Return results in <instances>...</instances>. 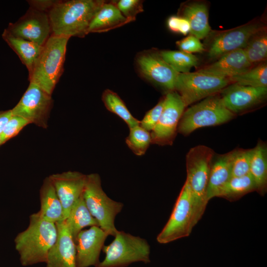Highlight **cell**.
<instances>
[{
    "label": "cell",
    "instance_id": "20",
    "mask_svg": "<svg viewBox=\"0 0 267 267\" xmlns=\"http://www.w3.org/2000/svg\"><path fill=\"white\" fill-rule=\"evenodd\" d=\"M234 150L226 154L219 155L212 160L208 184L207 199L209 201L216 197L218 191L232 177V161Z\"/></svg>",
    "mask_w": 267,
    "mask_h": 267
},
{
    "label": "cell",
    "instance_id": "22",
    "mask_svg": "<svg viewBox=\"0 0 267 267\" xmlns=\"http://www.w3.org/2000/svg\"><path fill=\"white\" fill-rule=\"evenodd\" d=\"M40 197L41 208L38 213L42 218L54 223L64 221L61 203L48 177L44 180Z\"/></svg>",
    "mask_w": 267,
    "mask_h": 267
},
{
    "label": "cell",
    "instance_id": "8",
    "mask_svg": "<svg viewBox=\"0 0 267 267\" xmlns=\"http://www.w3.org/2000/svg\"><path fill=\"white\" fill-rule=\"evenodd\" d=\"M230 82L221 77L198 71L179 73L175 91L181 96L186 106L220 92Z\"/></svg>",
    "mask_w": 267,
    "mask_h": 267
},
{
    "label": "cell",
    "instance_id": "19",
    "mask_svg": "<svg viewBox=\"0 0 267 267\" xmlns=\"http://www.w3.org/2000/svg\"><path fill=\"white\" fill-rule=\"evenodd\" d=\"M251 66L241 48L222 55L217 61L198 71L229 79L247 71Z\"/></svg>",
    "mask_w": 267,
    "mask_h": 267
},
{
    "label": "cell",
    "instance_id": "40",
    "mask_svg": "<svg viewBox=\"0 0 267 267\" xmlns=\"http://www.w3.org/2000/svg\"><path fill=\"white\" fill-rule=\"evenodd\" d=\"M11 110L0 111V134L2 132L4 126L12 117Z\"/></svg>",
    "mask_w": 267,
    "mask_h": 267
},
{
    "label": "cell",
    "instance_id": "12",
    "mask_svg": "<svg viewBox=\"0 0 267 267\" xmlns=\"http://www.w3.org/2000/svg\"><path fill=\"white\" fill-rule=\"evenodd\" d=\"M7 31L13 36L43 46L52 35L48 13L30 7L15 23H10Z\"/></svg>",
    "mask_w": 267,
    "mask_h": 267
},
{
    "label": "cell",
    "instance_id": "37",
    "mask_svg": "<svg viewBox=\"0 0 267 267\" xmlns=\"http://www.w3.org/2000/svg\"><path fill=\"white\" fill-rule=\"evenodd\" d=\"M176 44L180 51L188 53L201 52L204 50L200 40L192 35L177 41Z\"/></svg>",
    "mask_w": 267,
    "mask_h": 267
},
{
    "label": "cell",
    "instance_id": "13",
    "mask_svg": "<svg viewBox=\"0 0 267 267\" xmlns=\"http://www.w3.org/2000/svg\"><path fill=\"white\" fill-rule=\"evenodd\" d=\"M137 69L148 80L169 91H175L178 73L162 58L160 53L144 51L136 58Z\"/></svg>",
    "mask_w": 267,
    "mask_h": 267
},
{
    "label": "cell",
    "instance_id": "17",
    "mask_svg": "<svg viewBox=\"0 0 267 267\" xmlns=\"http://www.w3.org/2000/svg\"><path fill=\"white\" fill-rule=\"evenodd\" d=\"M262 26L253 23L238 27L217 36L209 47L210 58H219L233 50L243 49L250 39L262 30Z\"/></svg>",
    "mask_w": 267,
    "mask_h": 267
},
{
    "label": "cell",
    "instance_id": "4",
    "mask_svg": "<svg viewBox=\"0 0 267 267\" xmlns=\"http://www.w3.org/2000/svg\"><path fill=\"white\" fill-rule=\"evenodd\" d=\"M214 156V151L203 145L191 148L186 156V181L191 193L196 224L202 218L208 202L207 189Z\"/></svg>",
    "mask_w": 267,
    "mask_h": 267
},
{
    "label": "cell",
    "instance_id": "18",
    "mask_svg": "<svg viewBox=\"0 0 267 267\" xmlns=\"http://www.w3.org/2000/svg\"><path fill=\"white\" fill-rule=\"evenodd\" d=\"M57 237L45 261L46 267H77L74 241L65 221L55 223Z\"/></svg>",
    "mask_w": 267,
    "mask_h": 267
},
{
    "label": "cell",
    "instance_id": "41",
    "mask_svg": "<svg viewBox=\"0 0 267 267\" xmlns=\"http://www.w3.org/2000/svg\"><path fill=\"white\" fill-rule=\"evenodd\" d=\"M1 145V139H0V146Z\"/></svg>",
    "mask_w": 267,
    "mask_h": 267
},
{
    "label": "cell",
    "instance_id": "39",
    "mask_svg": "<svg viewBox=\"0 0 267 267\" xmlns=\"http://www.w3.org/2000/svg\"><path fill=\"white\" fill-rule=\"evenodd\" d=\"M57 0H28L30 7L37 10L48 13Z\"/></svg>",
    "mask_w": 267,
    "mask_h": 267
},
{
    "label": "cell",
    "instance_id": "36",
    "mask_svg": "<svg viewBox=\"0 0 267 267\" xmlns=\"http://www.w3.org/2000/svg\"><path fill=\"white\" fill-rule=\"evenodd\" d=\"M164 103V97L145 114L142 120L140 121V126L148 132L151 131L159 120Z\"/></svg>",
    "mask_w": 267,
    "mask_h": 267
},
{
    "label": "cell",
    "instance_id": "24",
    "mask_svg": "<svg viewBox=\"0 0 267 267\" xmlns=\"http://www.w3.org/2000/svg\"><path fill=\"white\" fill-rule=\"evenodd\" d=\"M182 17L189 22L191 35L200 40L209 34L211 28L208 22V9L205 4L194 2L185 5Z\"/></svg>",
    "mask_w": 267,
    "mask_h": 267
},
{
    "label": "cell",
    "instance_id": "21",
    "mask_svg": "<svg viewBox=\"0 0 267 267\" xmlns=\"http://www.w3.org/2000/svg\"><path fill=\"white\" fill-rule=\"evenodd\" d=\"M130 22L121 13L114 1H105L94 16L88 33L106 32Z\"/></svg>",
    "mask_w": 267,
    "mask_h": 267
},
{
    "label": "cell",
    "instance_id": "16",
    "mask_svg": "<svg viewBox=\"0 0 267 267\" xmlns=\"http://www.w3.org/2000/svg\"><path fill=\"white\" fill-rule=\"evenodd\" d=\"M224 106L235 114L249 109L264 101L267 95V88H255L233 83L221 92Z\"/></svg>",
    "mask_w": 267,
    "mask_h": 267
},
{
    "label": "cell",
    "instance_id": "7",
    "mask_svg": "<svg viewBox=\"0 0 267 267\" xmlns=\"http://www.w3.org/2000/svg\"><path fill=\"white\" fill-rule=\"evenodd\" d=\"M235 116L223 105L217 94L207 97L184 111L177 131L187 135L200 128L224 124Z\"/></svg>",
    "mask_w": 267,
    "mask_h": 267
},
{
    "label": "cell",
    "instance_id": "31",
    "mask_svg": "<svg viewBox=\"0 0 267 267\" xmlns=\"http://www.w3.org/2000/svg\"><path fill=\"white\" fill-rule=\"evenodd\" d=\"M249 62L252 65L264 60L267 56V35L261 31L252 37L243 48Z\"/></svg>",
    "mask_w": 267,
    "mask_h": 267
},
{
    "label": "cell",
    "instance_id": "1",
    "mask_svg": "<svg viewBox=\"0 0 267 267\" xmlns=\"http://www.w3.org/2000/svg\"><path fill=\"white\" fill-rule=\"evenodd\" d=\"M105 1L57 0L48 11L52 34L68 38H83L94 16Z\"/></svg>",
    "mask_w": 267,
    "mask_h": 267
},
{
    "label": "cell",
    "instance_id": "38",
    "mask_svg": "<svg viewBox=\"0 0 267 267\" xmlns=\"http://www.w3.org/2000/svg\"><path fill=\"white\" fill-rule=\"evenodd\" d=\"M167 25L172 32L186 35L190 31L189 22L182 16H172L168 19Z\"/></svg>",
    "mask_w": 267,
    "mask_h": 267
},
{
    "label": "cell",
    "instance_id": "5",
    "mask_svg": "<svg viewBox=\"0 0 267 267\" xmlns=\"http://www.w3.org/2000/svg\"><path fill=\"white\" fill-rule=\"evenodd\" d=\"M113 241L104 245L103 260L95 267H126L135 262H150V247L146 240L119 231Z\"/></svg>",
    "mask_w": 267,
    "mask_h": 267
},
{
    "label": "cell",
    "instance_id": "14",
    "mask_svg": "<svg viewBox=\"0 0 267 267\" xmlns=\"http://www.w3.org/2000/svg\"><path fill=\"white\" fill-rule=\"evenodd\" d=\"M48 177L61 203L64 221L73 205L83 194L87 175L76 171H67L52 174Z\"/></svg>",
    "mask_w": 267,
    "mask_h": 267
},
{
    "label": "cell",
    "instance_id": "32",
    "mask_svg": "<svg viewBox=\"0 0 267 267\" xmlns=\"http://www.w3.org/2000/svg\"><path fill=\"white\" fill-rule=\"evenodd\" d=\"M126 143L134 154L137 156L143 155L151 143L150 133L140 125L130 128Z\"/></svg>",
    "mask_w": 267,
    "mask_h": 267
},
{
    "label": "cell",
    "instance_id": "23",
    "mask_svg": "<svg viewBox=\"0 0 267 267\" xmlns=\"http://www.w3.org/2000/svg\"><path fill=\"white\" fill-rule=\"evenodd\" d=\"M2 38L18 56L21 62L27 67L29 74L41 53L43 46L15 37L6 29L4 30L2 34Z\"/></svg>",
    "mask_w": 267,
    "mask_h": 267
},
{
    "label": "cell",
    "instance_id": "2",
    "mask_svg": "<svg viewBox=\"0 0 267 267\" xmlns=\"http://www.w3.org/2000/svg\"><path fill=\"white\" fill-rule=\"evenodd\" d=\"M29 219L28 227L14 239L15 249L23 266L45 263L57 237L55 223L45 220L38 212L32 214Z\"/></svg>",
    "mask_w": 267,
    "mask_h": 267
},
{
    "label": "cell",
    "instance_id": "29",
    "mask_svg": "<svg viewBox=\"0 0 267 267\" xmlns=\"http://www.w3.org/2000/svg\"><path fill=\"white\" fill-rule=\"evenodd\" d=\"M230 82L255 88H267V65L263 63L229 78Z\"/></svg>",
    "mask_w": 267,
    "mask_h": 267
},
{
    "label": "cell",
    "instance_id": "35",
    "mask_svg": "<svg viewBox=\"0 0 267 267\" xmlns=\"http://www.w3.org/2000/svg\"><path fill=\"white\" fill-rule=\"evenodd\" d=\"M114 2L123 15L130 22L134 21L136 15L143 11L141 0H120Z\"/></svg>",
    "mask_w": 267,
    "mask_h": 267
},
{
    "label": "cell",
    "instance_id": "3",
    "mask_svg": "<svg viewBox=\"0 0 267 267\" xmlns=\"http://www.w3.org/2000/svg\"><path fill=\"white\" fill-rule=\"evenodd\" d=\"M69 39L52 34L29 74L30 83L36 84L49 95L62 74Z\"/></svg>",
    "mask_w": 267,
    "mask_h": 267
},
{
    "label": "cell",
    "instance_id": "10",
    "mask_svg": "<svg viewBox=\"0 0 267 267\" xmlns=\"http://www.w3.org/2000/svg\"><path fill=\"white\" fill-rule=\"evenodd\" d=\"M53 103L51 95L30 83L18 103L11 110L12 115L20 116L30 124L46 129Z\"/></svg>",
    "mask_w": 267,
    "mask_h": 267
},
{
    "label": "cell",
    "instance_id": "30",
    "mask_svg": "<svg viewBox=\"0 0 267 267\" xmlns=\"http://www.w3.org/2000/svg\"><path fill=\"white\" fill-rule=\"evenodd\" d=\"M160 54L164 61L178 73L189 72L198 63V58L195 55L180 50H164Z\"/></svg>",
    "mask_w": 267,
    "mask_h": 267
},
{
    "label": "cell",
    "instance_id": "27",
    "mask_svg": "<svg viewBox=\"0 0 267 267\" xmlns=\"http://www.w3.org/2000/svg\"><path fill=\"white\" fill-rule=\"evenodd\" d=\"M255 190H256L255 183L249 173L241 177H232L220 189L216 197L234 201Z\"/></svg>",
    "mask_w": 267,
    "mask_h": 267
},
{
    "label": "cell",
    "instance_id": "9",
    "mask_svg": "<svg viewBox=\"0 0 267 267\" xmlns=\"http://www.w3.org/2000/svg\"><path fill=\"white\" fill-rule=\"evenodd\" d=\"M196 224L191 193L189 186L185 181L171 216L158 235L157 241L161 244H167L188 236Z\"/></svg>",
    "mask_w": 267,
    "mask_h": 267
},
{
    "label": "cell",
    "instance_id": "28",
    "mask_svg": "<svg viewBox=\"0 0 267 267\" xmlns=\"http://www.w3.org/2000/svg\"><path fill=\"white\" fill-rule=\"evenodd\" d=\"M101 98L107 110L121 118L129 129L139 125L140 121L131 114L124 101L116 92L109 89H105Z\"/></svg>",
    "mask_w": 267,
    "mask_h": 267
},
{
    "label": "cell",
    "instance_id": "25",
    "mask_svg": "<svg viewBox=\"0 0 267 267\" xmlns=\"http://www.w3.org/2000/svg\"><path fill=\"white\" fill-rule=\"evenodd\" d=\"M249 173L255 183L256 191L264 195L267 186V148L262 141L252 149Z\"/></svg>",
    "mask_w": 267,
    "mask_h": 267
},
{
    "label": "cell",
    "instance_id": "26",
    "mask_svg": "<svg viewBox=\"0 0 267 267\" xmlns=\"http://www.w3.org/2000/svg\"><path fill=\"white\" fill-rule=\"evenodd\" d=\"M75 242L80 232L87 226H99L85 202L83 194L72 207L67 218L64 220Z\"/></svg>",
    "mask_w": 267,
    "mask_h": 267
},
{
    "label": "cell",
    "instance_id": "34",
    "mask_svg": "<svg viewBox=\"0 0 267 267\" xmlns=\"http://www.w3.org/2000/svg\"><path fill=\"white\" fill-rule=\"evenodd\" d=\"M29 124L30 123L24 118L12 115L0 134L1 145L16 136L25 126Z\"/></svg>",
    "mask_w": 267,
    "mask_h": 267
},
{
    "label": "cell",
    "instance_id": "11",
    "mask_svg": "<svg viewBox=\"0 0 267 267\" xmlns=\"http://www.w3.org/2000/svg\"><path fill=\"white\" fill-rule=\"evenodd\" d=\"M185 107L177 92L167 93L159 120L150 133L151 143L161 145L172 143Z\"/></svg>",
    "mask_w": 267,
    "mask_h": 267
},
{
    "label": "cell",
    "instance_id": "6",
    "mask_svg": "<svg viewBox=\"0 0 267 267\" xmlns=\"http://www.w3.org/2000/svg\"><path fill=\"white\" fill-rule=\"evenodd\" d=\"M83 197L88 210L99 227L108 235L114 236L118 231L115 225V217L122 211L123 204L107 195L102 188L98 174L87 175Z\"/></svg>",
    "mask_w": 267,
    "mask_h": 267
},
{
    "label": "cell",
    "instance_id": "33",
    "mask_svg": "<svg viewBox=\"0 0 267 267\" xmlns=\"http://www.w3.org/2000/svg\"><path fill=\"white\" fill-rule=\"evenodd\" d=\"M252 149L234 150L232 161V177H241L249 174Z\"/></svg>",
    "mask_w": 267,
    "mask_h": 267
},
{
    "label": "cell",
    "instance_id": "15",
    "mask_svg": "<svg viewBox=\"0 0 267 267\" xmlns=\"http://www.w3.org/2000/svg\"><path fill=\"white\" fill-rule=\"evenodd\" d=\"M108 236L98 226L81 230L75 242L77 267H95L100 262V254Z\"/></svg>",
    "mask_w": 267,
    "mask_h": 267
}]
</instances>
